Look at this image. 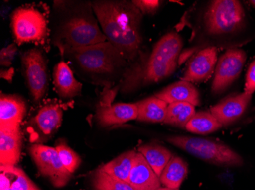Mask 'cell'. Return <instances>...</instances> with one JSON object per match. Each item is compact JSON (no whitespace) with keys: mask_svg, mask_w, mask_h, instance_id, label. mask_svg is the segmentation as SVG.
Segmentation results:
<instances>
[{"mask_svg":"<svg viewBox=\"0 0 255 190\" xmlns=\"http://www.w3.org/2000/svg\"><path fill=\"white\" fill-rule=\"evenodd\" d=\"M223 127L211 112L200 111L195 114L186 126V129L192 133L206 135L213 133Z\"/></svg>","mask_w":255,"mask_h":190,"instance_id":"26","label":"cell"},{"mask_svg":"<svg viewBox=\"0 0 255 190\" xmlns=\"http://www.w3.org/2000/svg\"><path fill=\"white\" fill-rule=\"evenodd\" d=\"M137 118V108L135 103L101 104L97 108L96 119L99 125L103 127L121 125Z\"/></svg>","mask_w":255,"mask_h":190,"instance_id":"13","label":"cell"},{"mask_svg":"<svg viewBox=\"0 0 255 190\" xmlns=\"http://www.w3.org/2000/svg\"></svg>","mask_w":255,"mask_h":190,"instance_id":"34","label":"cell"},{"mask_svg":"<svg viewBox=\"0 0 255 190\" xmlns=\"http://www.w3.org/2000/svg\"><path fill=\"white\" fill-rule=\"evenodd\" d=\"M22 146L20 127H0V163L3 166H16Z\"/></svg>","mask_w":255,"mask_h":190,"instance_id":"14","label":"cell"},{"mask_svg":"<svg viewBox=\"0 0 255 190\" xmlns=\"http://www.w3.org/2000/svg\"><path fill=\"white\" fill-rule=\"evenodd\" d=\"M183 41L177 33L162 37L153 47L150 56L142 61L129 74L130 84L147 86L169 78L177 69Z\"/></svg>","mask_w":255,"mask_h":190,"instance_id":"2","label":"cell"},{"mask_svg":"<svg viewBox=\"0 0 255 190\" xmlns=\"http://www.w3.org/2000/svg\"><path fill=\"white\" fill-rule=\"evenodd\" d=\"M137 108V121L147 123H164L168 104L154 96L135 103Z\"/></svg>","mask_w":255,"mask_h":190,"instance_id":"20","label":"cell"},{"mask_svg":"<svg viewBox=\"0 0 255 190\" xmlns=\"http://www.w3.org/2000/svg\"><path fill=\"white\" fill-rule=\"evenodd\" d=\"M28 152L40 174L54 187H64L71 181L72 174L64 167L54 147L34 144L28 148Z\"/></svg>","mask_w":255,"mask_h":190,"instance_id":"8","label":"cell"},{"mask_svg":"<svg viewBox=\"0 0 255 190\" xmlns=\"http://www.w3.org/2000/svg\"><path fill=\"white\" fill-rule=\"evenodd\" d=\"M57 40L63 51L107 41L96 20L88 15H77L61 27Z\"/></svg>","mask_w":255,"mask_h":190,"instance_id":"6","label":"cell"},{"mask_svg":"<svg viewBox=\"0 0 255 190\" xmlns=\"http://www.w3.org/2000/svg\"><path fill=\"white\" fill-rule=\"evenodd\" d=\"M62 120V108L57 104L44 106L34 117L37 127L46 136L52 135L61 127Z\"/></svg>","mask_w":255,"mask_h":190,"instance_id":"21","label":"cell"},{"mask_svg":"<svg viewBox=\"0 0 255 190\" xmlns=\"http://www.w3.org/2000/svg\"><path fill=\"white\" fill-rule=\"evenodd\" d=\"M128 182L137 190H156L161 187L158 176L139 152L136 154Z\"/></svg>","mask_w":255,"mask_h":190,"instance_id":"15","label":"cell"},{"mask_svg":"<svg viewBox=\"0 0 255 190\" xmlns=\"http://www.w3.org/2000/svg\"><path fill=\"white\" fill-rule=\"evenodd\" d=\"M17 48L15 44H11L1 51V65H9L14 58Z\"/></svg>","mask_w":255,"mask_h":190,"instance_id":"31","label":"cell"},{"mask_svg":"<svg viewBox=\"0 0 255 190\" xmlns=\"http://www.w3.org/2000/svg\"><path fill=\"white\" fill-rule=\"evenodd\" d=\"M249 2L255 8V0H251V1H249Z\"/></svg>","mask_w":255,"mask_h":190,"instance_id":"33","label":"cell"},{"mask_svg":"<svg viewBox=\"0 0 255 190\" xmlns=\"http://www.w3.org/2000/svg\"><path fill=\"white\" fill-rule=\"evenodd\" d=\"M26 114V104L17 95L1 94L0 127H20Z\"/></svg>","mask_w":255,"mask_h":190,"instance_id":"17","label":"cell"},{"mask_svg":"<svg viewBox=\"0 0 255 190\" xmlns=\"http://www.w3.org/2000/svg\"><path fill=\"white\" fill-rule=\"evenodd\" d=\"M188 174L187 164L180 157L172 156L160 174L161 185L171 189H179Z\"/></svg>","mask_w":255,"mask_h":190,"instance_id":"22","label":"cell"},{"mask_svg":"<svg viewBox=\"0 0 255 190\" xmlns=\"http://www.w3.org/2000/svg\"><path fill=\"white\" fill-rule=\"evenodd\" d=\"M11 28L18 44L41 42L48 34V22L44 14L32 7H21L11 14Z\"/></svg>","mask_w":255,"mask_h":190,"instance_id":"7","label":"cell"},{"mask_svg":"<svg viewBox=\"0 0 255 190\" xmlns=\"http://www.w3.org/2000/svg\"><path fill=\"white\" fill-rule=\"evenodd\" d=\"M246 12L236 0H215L203 16L205 30L213 36H221L239 31L244 27Z\"/></svg>","mask_w":255,"mask_h":190,"instance_id":"5","label":"cell"},{"mask_svg":"<svg viewBox=\"0 0 255 190\" xmlns=\"http://www.w3.org/2000/svg\"><path fill=\"white\" fill-rule=\"evenodd\" d=\"M252 98L246 92L232 94L212 107L210 112L223 127L231 125L243 116Z\"/></svg>","mask_w":255,"mask_h":190,"instance_id":"11","label":"cell"},{"mask_svg":"<svg viewBox=\"0 0 255 190\" xmlns=\"http://www.w3.org/2000/svg\"><path fill=\"white\" fill-rule=\"evenodd\" d=\"M217 61V48L206 47L192 59L182 80L195 83L206 81L216 69Z\"/></svg>","mask_w":255,"mask_h":190,"instance_id":"12","label":"cell"},{"mask_svg":"<svg viewBox=\"0 0 255 190\" xmlns=\"http://www.w3.org/2000/svg\"><path fill=\"white\" fill-rule=\"evenodd\" d=\"M132 2L143 15H145L156 12L161 2L158 0H134Z\"/></svg>","mask_w":255,"mask_h":190,"instance_id":"29","label":"cell"},{"mask_svg":"<svg viewBox=\"0 0 255 190\" xmlns=\"http://www.w3.org/2000/svg\"><path fill=\"white\" fill-rule=\"evenodd\" d=\"M196 114L195 106L190 103L175 102L168 104L164 124L186 128V126Z\"/></svg>","mask_w":255,"mask_h":190,"instance_id":"25","label":"cell"},{"mask_svg":"<svg viewBox=\"0 0 255 190\" xmlns=\"http://www.w3.org/2000/svg\"><path fill=\"white\" fill-rule=\"evenodd\" d=\"M0 190H40L21 168L1 165Z\"/></svg>","mask_w":255,"mask_h":190,"instance_id":"19","label":"cell"},{"mask_svg":"<svg viewBox=\"0 0 255 190\" xmlns=\"http://www.w3.org/2000/svg\"><path fill=\"white\" fill-rule=\"evenodd\" d=\"M246 52L237 48L228 50L219 57L212 84L213 94H221L239 78L246 63Z\"/></svg>","mask_w":255,"mask_h":190,"instance_id":"10","label":"cell"},{"mask_svg":"<svg viewBox=\"0 0 255 190\" xmlns=\"http://www.w3.org/2000/svg\"><path fill=\"white\" fill-rule=\"evenodd\" d=\"M156 190H179V189H171L168 188V187H160V188Z\"/></svg>","mask_w":255,"mask_h":190,"instance_id":"32","label":"cell"},{"mask_svg":"<svg viewBox=\"0 0 255 190\" xmlns=\"http://www.w3.org/2000/svg\"><path fill=\"white\" fill-rule=\"evenodd\" d=\"M155 96L168 104L175 102H187L193 104L195 107L200 104L198 90L191 82L183 80L168 85L157 92Z\"/></svg>","mask_w":255,"mask_h":190,"instance_id":"16","label":"cell"},{"mask_svg":"<svg viewBox=\"0 0 255 190\" xmlns=\"http://www.w3.org/2000/svg\"><path fill=\"white\" fill-rule=\"evenodd\" d=\"M255 91V60L249 65L246 78L245 92L253 94Z\"/></svg>","mask_w":255,"mask_h":190,"instance_id":"30","label":"cell"},{"mask_svg":"<svg viewBox=\"0 0 255 190\" xmlns=\"http://www.w3.org/2000/svg\"><path fill=\"white\" fill-rule=\"evenodd\" d=\"M136 152L134 150L126 151L117 158L100 167V169L121 181H128Z\"/></svg>","mask_w":255,"mask_h":190,"instance_id":"24","label":"cell"},{"mask_svg":"<svg viewBox=\"0 0 255 190\" xmlns=\"http://www.w3.org/2000/svg\"><path fill=\"white\" fill-rule=\"evenodd\" d=\"M92 7L107 41L128 61L134 60L142 44L141 11L132 1H96Z\"/></svg>","mask_w":255,"mask_h":190,"instance_id":"1","label":"cell"},{"mask_svg":"<svg viewBox=\"0 0 255 190\" xmlns=\"http://www.w3.org/2000/svg\"><path fill=\"white\" fill-rule=\"evenodd\" d=\"M83 72L91 75H114L127 66L128 60L108 41L65 51Z\"/></svg>","mask_w":255,"mask_h":190,"instance_id":"3","label":"cell"},{"mask_svg":"<svg viewBox=\"0 0 255 190\" xmlns=\"http://www.w3.org/2000/svg\"><path fill=\"white\" fill-rule=\"evenodd\" d=\"M138 152L142 154L159 177L173 156L170 150L156 143L141 145L138 148Z\"/></svg>","mask_w":255,"mask_h":190,"instance_id":"23","label":"cell"},{"mask_svg":"<svg viewBox=\"0 0 255 190\" xmlns=\"http://www.w3.org/2000/svg\"><path fill=\"white\" fill-rule=\"evenodd\" d=\"M21 63L30 93L34 101L44 96L48 86V66L45 57L38 48H32L23 54Z\"/></svg>","mask_w":255,"mask_h":190,"instance_id":"9","label":"cell"},{"mask_svg":"<svg viewBox=\"0 0 255 190\" xmlns=\"http://www.w3.org/2000/svg\"><path fill=\"white\" fill-rule=\"evenodd\" d=\"M53 77L57 94L61 98H72L81 94L82 84L76 79L72 70L64 61L54 67Z\"/></svg>","mask_w":255,"mask_h":190,"instance_id":"18","label":"cell"},{"mask_svg":"<svg viewBox=\"0 0 255 190\" xmlns=\"http://www.w3.org/2000/svg\"><path fill=\"white\" fill-rule=\"evenodd\" d=\"M93 187L94 190H137L128 181L112 177L100 168L94 174Z\"/></svg>","mask_w":255,"mask_h":190,"instance_id":"27","label":"cell"},{"mask_svg":"<svg viewBox=\"0 0 255 190\" xmlns=\"http://www.w3.org/2000/svg\"><path fill=\"white\" fill-rule=\"evenodd\" d=\"M169 143L206 162L223 167H240L244 164L242 157L226 144L198 137L169 136Z\"/></svg>","mask_w":255,"mask_h":190,"instance_id":"4","label":"cell"},{"mask_svg":"<svg viewBox=\"0 0 255 190\" xmlns=\"http://www.w3.org/2000/svg\"><path fill=\"white\" fill-rule=\"evenodd\" d=\"M54 148L57 150L64 167L69 172L74 174L81 164V158L79 154L71 147H69L67 142L63 139L58 140Z\"/></svg>","mask_w":255,"mask_h":190,"instance_id":"28","label":"cell"}]
</instances>
